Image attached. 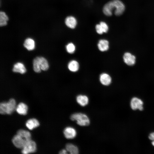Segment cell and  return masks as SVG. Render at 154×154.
Returning <instances> with one entry per match:
<instances>
[{
    "label": "cell",
    "mask_w": 154,
    "mask_h": 154,
    "mask_svg": "<svg viewBox=\"0 0 154 154\" xmlns=\"http://www.w3.org/2000/svg\"><path fill=\"white\" fill-rule=\"evenodd\" d=\"M124 3L120 0H113L106 3L103 8L104 14L108 16H111L113 11L115 15L119 16L121 15L125 10Z\"/></svg>",
    "instance_id": "cell-1"
},
{
    "label": "cell",
    "mask_w": 154,
    "mask_h": 154,
    "mask_svg": "<svg viewBox=\"0 0 154 154\" xmlns=\"http://www.w3.org/2000/svg\"><path fill=\"white\" fill-rule=\"evenodd\" d=\"M16 107L15 100L13 98H11L7 102L1 103L0 113L1 114H11L16 110Z\"/></svg>",
    "instance_id": "cell-2"
},
{
    "label": "cell",
    "mask_w": 154,
    "mask_h": 154,
    "mask_svg": "<svg viewBox=\"0 0 154 154\" xmlns=\"http://www.w3.org/2000/svg\"><path fill=\"white\" fill-rule=\"evenodd\" d=\"M70 119L73 121H76L78 124L81 126H87L90 123V119L87 116L81 113L73 114L71 116Z\"/></svg>",
    "instance_id": "cell-3"
},
{
    "label": "cell",
    "mask_w": 154,
    "mask_h": 154,
    "mask_svg": "<svg viewBox=\"0 0 154 154\" xmlns=\"http://www.w3.org/2000/svg\"><path fill=\"white\" fill-rule=\"evenodd\" d=\"M37 149L35 142L31 139L27 142L21 151L23 154H27L35 153Z\"/></svg>",
    "instance_id": "cell-4"
},
{
    "label": "cell",
    "mask_w": 154,
    "mask_h": 154,
    "mask_svg": "<svg viewBox=\"0 0 154 154\" xmlns=\"http://www.w3.org/2000/svg\"><path fill=\"white\" fill-rule=\"evenodd\" d=\"M27 141L25 139L17 134L13 136L12 139L14 145L18 148H22Z\"/></svg>",
    "instance_id": "cell-5"
},
{
    "label": "cell",
    "mask_w": 154,
    "mask_h": 154,
    "mask_svg": "<svg viewBox=\"0 0 154 154\" xmlns=\"http://www.w3.org/2000/svg\"><path fill=\"white\" fill-rule=\"evenodd\" d=\"M143 102L141 99L136 97L133 98L130 102V106L133 110H139L142 111L143 110Z\"/></svg>",
    "instance_id": "cell-6"
},
{
    "label": "cell",
    "mask_w": 154,
    "mask_h": 154,
    "mask_svg": "<svg viewBox=\"0 0 154 154\" xmlns=\"http://www.w3.org/2000/svg\"><path fill=\"white\" fill-rule=\"evenodd\" d=\"M123 59L125 64L129 66H132L134 65L136 62L135 56L128 52H126L124 54Z\"/></svg>",
    "instance_id": "cell-7"
},
{
    "label": "cell",
    "mask_w": 154,
    "mask_h": 154,
    "mask_svg": "<svg viewBox=\"0 0 154 154\" xmlns=\"http://www.w3.org/2000/svg\"><path fill=\"white\" fill-rule=\"evenodd\" d=\"M65 137L68 139L74 138L76 135V132L74 128L71 127H66L63 131Z\"/></svg>",
    "instance_id": "cell-8"
},
{
    "label": "cell",
    "mask_w": 154,
    "mask_h": 154,
    "mask_svg": "<svg viewBox=\"0 0 154 154\" xmlns=\"http://www.w3.org/2000/svg\"><path fill=\"white\" fill-rule=\"evenodd\" d=\"M100 80L101 83L103 85L108 86L111 82L112 78L108 74L106 73H103L100 76Z\"/></svg>",
    "instance_id": "cell-9"
},
{
    "label": "cell",
    "mask_w": 154,
    "mask_h": 154,
    "mask_svg": "<svg viewBox=\"0 0 154 154\" xmlns=\"http://www.w3.org/2000/svg\"><path fill=\"white\" fill-rule=\"evenodd\" d=\"M12 70L15 72L23 74L26 72V69L23 64L21 62H18L14 65Z\"/></svg>",
    "instance_id": "cell-10"
},
{
    "label": "cell",
    "mask_w": 154,
    "mask_h": 154,
    "mask_svg": "<svg viewBox=\"0 0 154 154\" xmlns=\"http://www.w3.org/2000/svg\"><path fill=\"white\" fill-rule=\"evenodd\" d=\"M27 106L23 102L19 103L16 106V110L18 114L21 115H26L28 110Z\"/></svg>",
    "instance_id": "cell-11"
},
{
    "label": "cell",
    "mask_w": 154,
    "mask_h": 154,
    "mask_svg": "<svg viewBox=\"0 0 154 154\" xmlns=\"http://www.w3.org/2000/svg\"><path fill=\"white\" fill-rule=\"evenodd\" d=\"M38 121L36 119H30L27 121L26 123V127L30 130H32L39 125Z\"/></svg>",
    "instance_id": "cell-12"
},
{
    "label": "cell",
    "mask_w": 154,
    "mask_h": 154,
    "mask_svg": "<svg viewBox=\"0 0 154 154\" xmlns=\"http://www.w3.org/2000/svg\"><path fill=\"white\" fill-rule=\"evenodd\" d=\"M66 25L71 29L74 28L77 25V21L76 18L72 16L67 17L65 20Z\"/></svg>",
    "instance_id": "cell-13"
},
{
    "label": "cell",
    "mask_w": 154,
    "mask_h": 154,
    "mask_svg": "<svg viewBox=\"0 0 154 154\" xmlns=\"http://www.w3.org/2000/svg\"><path fill=\"white\" fill-rule=\"evenodd\" d=\"M98 46L100 51L104 52L107 51L109 48L108 41L105 39H101L98 42Z\"/></svg>",
    "instance_id": "cell-14"
},
{
    "label": "cell",
    "mask_w": 154,
    "mask_h": 154,
    "mask_svg": "<svg viewBox=\"0 0 154 154\" xmlns=\"http://www.w3.org/2000/svg\"><path fill=\"white\" fill-rule=\"evenodd\" d=\"M23 45L24 47L28 50H33L35 49V41L31 38H27L25 40Z\"/></svg>",
    "instance_id": "cell-15"
},
{
    "label": "cell",
    "mask_w": 154,
    "mask_h": 154,
    "mask_svg": "<svg viewBox=\"0 0 154 154\" xmlns=\"http://www.w3.org/2000/svg\"><path fill=\"white\" fill-rule=\"evenodd\" d=\"M76 100L77 103L82 106H86L89 102L88 98L84 95H80L76 97Z\"/></svg>",
    "instance_id": "cell-16"
},
{
    "label": "cell",
    "mask_w": 154,
    "mask_h": 154,
    "mask_svg": "<svg viewBox=\"0 0 154 154\" xmlns=\"http://www.w3.org/2000/svg\"><path fill=\"white\" fill-rule=\"evenodd\" d=\"M66 149L67 152L71 154H77L79 151L78 147L72 143H68L66 145Z\"/></svg>",
    "instance_id": "cell-17"
},
{
    "label": "cell",
    "mask_w": 154,
    "mask_h": 154,
    "mask_svg": "<svg viewBox=\"0 0 154 154\" xmlns=\"http://www.w3.org/2000/svg\"><path fill=\"white\" fill-rule=\"evenodd\" d=\"M68 66L69 70L72 72L77 71L79 68V64L78 62L75 60H73L70 61Z\"/></svg>",
    "instance_id": "cell-18"
},
{
    "label": "cell",
    "mask_w": 154,
    "mask_h": 154,
    "mask_svg": "<svg viewBox=\"0 0 154 154\" xmlns=\"http://www.w3.org/2000/svg\"><path fill=\"white\" fill-rule=\"evenodd\" d=\"M17 134L25 139L27 141L31 139V134L30 132L27 131L20 129L17 131Z\"/></svg>",
    "instance_id": "cell-19"
},
{
    "label": "cell",
    "mask_w": 154,
    "mask_h": 154,
    "mask_svg": "<svg viewBox=\"0 0 154 154\" xmlns=\"http://www.w3.org/2000/svg\"><path fill=\"white\" fill-rule=\"evenodd\" d=\"M33 69L36 72H40L42 70L40 65L39 57L35 58L33 61Z\"/></svg>",
    "instance_id": "cell-20"
},
{
    "label": "cell",
    "mask_w": 154,
    "mask_h": 154,
    "mask_svg": "<svg viewBox=\"0 0 154 154\" xmlns=\"http://www.w3.org/2000/svg\"><path fill=\"white\" fill-rule=\"evenodd\" d=\"M40 63L41 70L46 71L49 68V64L46 59L43 57H39Z\"/></svg>",
    "instance_id": "cell-21"
},
{
    "label": "cell",
    "mask_w": 154,
    "mask_h": 154,
    "mask_svg": "<svg viewBox=\"0 0 154 154\" xmlns=\"http://www.w3.org/2000/svg\"><path fill=\"white\" fill-rule=\"evenodd\" d=\"M8 20V18L5 13L3 12H0V25L1 27L6 25L7 22Z\"/></svg>",
    "instance_id": "cell-22"
},
{
    "label": "cell",
    "mask_w": 154,
    "mask_h": 154,
    "mask_svg": "<svg viewBox=\"0 0 154 154\" xmlns=\"http://www.w3.org/2000/svg\"><path fill=\"white\" fill-rule=\"evenodd\" d=\"M75 46L72 43L68 44L66 46V49L67 51L69 53H73L75 50Z\"/></svg>",
    "instance_id": "cell-23"
},
{
    "label": "cell",
    "mask_w": 154,
    "mask_h": 154,
    "mask_svg": "<svg viewBox=\"0 0 154 154\" xmlns=\"http://www.w3.org/2000/svg\"><path fill=\"white\" fill-rule=\"evenodd\" d=\"M100 24L102 26L104 33H107L108 30V27L106 23L102 21L100 23Z\"/></svg>",
    "instance_id": "cell-24"
},
{
    "label": "cell",
    "mask_w": 154,
    "mask_h": 154,
    "mask_svg": "<svg viewBox=\"0 0 154 154\" xmlns=\"http://www.w3.org/2000/svg\"><path fill=\"white\" fill-rule=\"evenodd\" d=\"M96 32L99 34H102L104 33L102 28L100 24H98L96 26Z\"/></svg>",
    "instance_id": "cell-25"
},
{
    "label": "cell",
    "mask_w": 154,
    "mask_h": 154,
    "mask_svg": "<svg viewBox=\"0 0 154 154\" xmlns=\"http://www.w3.org/2000/svg\"><path fill=\"white\" fill-rule=\"evenodd\" d=\"M149 139L153 141H154V132L151 133L149 136Z\"/></svg>",
    "instance_id": "cell-26"
},
{
    "label": "cell",
    "mask_w": 154,
    "mask_h": 154,
    "mask_svg": "<svg viewBox=\"0 0 154 154\" xmlns=\"http://www.w3.org/2000/svg\"><path fill=\"white\" fill-rule=\"evenodd\" d=\"M67 151L66 149H63L59 151V153L63 154H67Z\"/></svg>",
    "instance_id": "cell-27"
},
{
    "label": "cell",
    "mask_w": 154,
    "mask_h": 154,
    "mask_svg": "<svg viewBox=\"0 0 154 154\" xmlns=\"http://www.w3.org/2000/svg\"><path fill=\"white\" fill-rule=\"evenodd\" d=\"M152 145L153 146H154V141H152Z\"/></svg>",
    "instance_id": "cell-28"
}]
</instances>
